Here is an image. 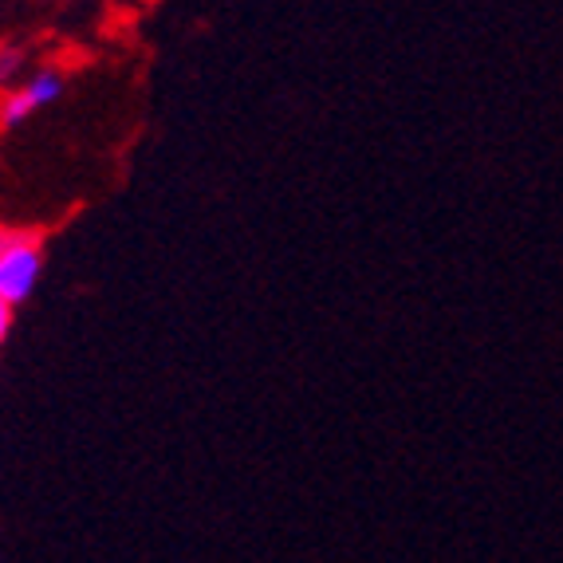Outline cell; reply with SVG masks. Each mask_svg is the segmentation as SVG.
<instances>
[{"label":"cell","instance_id":"3957f363","mask_svg":"<svg viewBox=\"0 0 563 563\" xmlns=\"http://www.w3.org/2000/svg\"><path fill=\"white\" fill-rule=\"evenodd\" d=\"M20 64H24V52H20V47H0V84H9L20 71Z\"/></svg>","mask_w":563,"mask_h":563},{"label":"cell","instance_id":"7a4b0ae2","mask_svg":"<svg viewBox=\"0 0 563 563\" xmlns=\"http://www.w3.org/2000/svg\"><path fill=\"white\" fill-rule=\"evenodd\" d=\"M59 95H64V79H59L56 71H40V76H32L20 91H9L0 99V122H4V126H16V122H24L29 114H36L40 107L56 103Z\"/></svg>","mask_w":563,"mask_h":563},{"label":"cell","instance_id":"277c9868","mask_svg":"<svg viewBox=\"0 0 563 563\" xmlns=\"http://www.w3.org/2000/svg\"><path fill=\"white\" fill-rule=\"evenodd\" d=\"M9 331H12V303L0 300V343L9 339Z\"/></svg>","mask_w":563,"mask_h":563},{"label":"cell","instance_id":"6da1fadb","mask_svg":"<svg viewBox=\"0 0 563 563\" xmlns=\"http://www.w3.org/2000/svg\"><path fill=\"white\" fill-rule=\"evenodd\" d=\"M40 268H44V253H40L36 236L12 233V241L0 253V300L4 303H24L36 291Z\"/></svg>","mask_w":563,"mask_h":563}]
</instances>
